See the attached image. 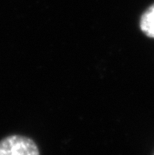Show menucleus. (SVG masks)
I'll list each match as a JSON object with an SVG mask.
<instances>
[{
  "label": "nucleus",
  "mask_w": 154,
  "mask_h": 155,
  "mask_svg": "<svg viewBox=\"0 0 154 155\" xmlns=\"http://www.w3.org/2000/svg\"><path fill=\"white\" fill-rule=\"evenodd\" d=\"M0 155H40V151L31 138L13 134L0 140Z\"/></svg>",
  "instance_id": "obj_1"
},
{
  "label": "nucleus",
  "mask_w": 154,
  "mask_h": 155,
  "mask_svg": "<svg viewBox=\"0 0 154 155\" xmlns=\"http://www.w3.org/2000/svg\"><path fill=\"white\" fill-rule=\"evenodd\" d=\"M140 29L148 37L154 38V4L149 6L140 18Z\"/></svg>",
  "instance_id": "obj_2"
}]
</instances>
